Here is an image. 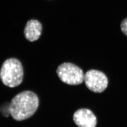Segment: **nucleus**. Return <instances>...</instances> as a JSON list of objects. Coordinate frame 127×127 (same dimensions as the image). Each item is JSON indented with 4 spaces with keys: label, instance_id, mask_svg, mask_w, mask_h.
<instances>
[{
    "label": "nucleus",
    "instance_id": "nucleus-3",
    "mask_svg": "<svg viewBox=\"0 0 127 127\" xmlns=\"http://www.w3.org/2000/svg\"><path fill=\"white\" fill-rule=\"evenodd\" d=\"M56 72L60 80L68 85H78L84 80L85 75L83 70L70 63H64L60 65Z\"/></svg>",
    "mask_w": 127,
    "mask_h": 127
},
{
    "label": "nucleus",
    "instance_id": "nucleus-1",
    "mask_svg": "<svg viewBox=\"0 0 127 127\" xmlns=\"http://www.w3.org/2000/svg\"><path fill=\"white\" fill-rule=\"evenodd\" d=\"M38 105L37 95L32 91H26L13 97L9 104V112L14 119L22 121L32 116Z\"/></svg>",
    "mask_w": 127,
    "mask_h": 127
},
{
    "label": "nucleus",
    "instance_id": "nucleus-7",
    "mask_svg": "<svg viewBox=\"0 0 127 127\" xmlns=\"http://www.w3.org/2000/svg\"><path fill=\"white\" fill-rule=\"evenodd\" d=\"M121 29L123 33L127 37V18L123 19L121 22Z\"/></svg>",
    "mask_w": 127,
    "mask_h": 127
},
{
    "label": "nucleus",
    "instance_id": "nucleus-4",
    "mask_svg": "<svg viewBox=\"0 0 127 127\" xmlns=\"http://www.w3.org/2000/svg\"><path fill=\"white\" fill-rule=\"evenodd\" d=\"M84 82L89 90L96 93H101L108 86L107 77L104 73L97 70L88 71L85 74Z\"/></svg>",
    "mask_w": 127,
    "mask_h": 127
},
{
    "label": "nucleus",
    "instance_id": "nucleus-6",
    "mask_svg": "<svg viewBox=\"0 0 127 127\" xmlns=\"http://www.w3.org/2000/svg\"><path fill=\"white\" fill-rule=\"evenodd\" d=\"M42 24L36 19L28 21L24 29V37L28 41L33 42L39 38L42 34Z\"/></svg>",
    "mask_w": 127,
    "mask_h": 127
},
{
    "label": "nucleus",
    "instance_id": "nucleus-5",
    "mask_svg": "<svg viewBox=\"0 0 127 127\" xmlns=\"http://www.w3.org/2000/svg\"><path fill=\"white\" fill-rule=\"evenodd\" d=\"M73 120L78 127H95L97 123L95 116L87 109H80L76 111Z\"/></svg>",
    "mask_w": 127,
    "mask_h": 127
},
{
    "label": "nucleus",
    "instance_id": "nucleus-2",
    "mask_svg": "<svg viewBox=\"0 0 127 127\" xmlns=\"http://www.w3.org/2000/svg\"><path fill=\"white\" fill-rule=\"evenodd\" d=\"M24 71L20 61L16 58L7 59L4 62L0 70V78L5 86L17 87L23 80Z\"/></svg>",
    "mask_w": 127,
    "mask_h": 127
}]
</instances>
